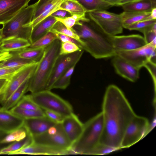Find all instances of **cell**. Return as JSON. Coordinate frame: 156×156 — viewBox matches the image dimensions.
Returning a JSON list of instances; mask_svg holds the SVG:
<instances>
[{"label":"cell","instance_id":"obj_10","mask_svg":"<svg viewBox=\"0 0 156 156\" xmlns=\"http://www.w3.org/2000/svg\"><path fill=\"white\" fill-rule=\"evenodd\" d=\"M156 48L151 44H146L132 50L116 51V55L140 69L149 61L156 64Z\"/></svg>","mask_w":156,"mask_h":156},{"label":"cell","instance_id":"obj_46","mask_svg":"<svg viewBox=\"0 0 156 156\" xmlns=\"http://www.w3.org/2000/svg\"><path fill=\"white\" fill-rule=\"evenodd\" d=\"M53 33L55 34L58 39L61 42H70L76 44L80 48L83 50L81 44L75 39L59 33L57 32Z\"/></svg>","mask_w":156,"mask_h":156},{"label":"cell","instance_id":"obj_4","mask_svg":"<svg viewBox=\"0 0 156 156\" xmlns=\"http://www.w3.org/2000/svg\"><path fill=\"white\" fill-rule=\"evenodd\" d=\"M103 129V118L101 112L83 123L81 134L73 144L70 154H87L99 143Z\"/></svg>","mask_w":156,"mask_h":156},{"label":"cell","instance_id":"obj_38","mask_svg":"<svg viewBox=\"0 0 156 156\" xmlns=\"http://www.w3.org/2000/svg\"><path fill=\"white\" fill-rule=\"evenodd\" d=\"M119 149L105 144L98 143L87 154L93 155H102L110 154Z\"/></svg>","mask_w":156,"mask_h":156},{"label":"cell","instance_id":"obj_33","mask_svg":"<svg viewBox=\"0 0 156 156\" xmlns=\"http://www.w3.org/2000/svg\"><path fill=\"white\" fill-rule=\"evenodd\" d=\"M50 31L59 33L74 38L78 41L82 46V42L74 29L73 28H67L59 21H57L55 24Z\"/></svg>","mask_w":156,"mask_h":156},{"label":"cell","instance_id":"obj_42","mask_svg":"<svg viewBox=\"0 0 156 156\" xmlns=\"http://www.w3.org/2000/svg\"><path fill=\"white\" fill-rule=\"evenodd\" d=\"M24 67L16 68H0V79L10 80L16 73Z\"/></svg>","mask_w":156,"mask_h":156},{"label":"cell","instance_id":"obj_6","mask_svg":"<svg viewBox=\"0 0 156 156\" xmlns=\"http://www.w3.org/2000/svg\"><path fill=\"white\" fill-rule=\"evenodd\" d=\"M30 99L43 110L54 112L64 117L73 113L71 105L50 90H44L28 95Z\"/></svg>","mask_w":156,"mask_h":156},{"label":"cell","instance_id":"obj_17","mask_svg":"<svg viewBox=\"0 0 156 156\" xmlns=\"http://www.w3.org/2000/svg\"><path fill=\"white\" fill-rule=\"evenodd\" d=\"M45 154L62 155L70 154L69 151L39 144L34 142L19 150L12 152L9 154Z\"/></svg>","mask_w":156,"mask_h":156},{"label":"cell","instance_id":"obj_32","mask_svg":"<svg viewBox=\"0 0 156 156\" xmlns=\"http://www.w3.org/2000/svg\"><path fill=\"white\" fill-rule=\"evenodd\" d=\"M76 66L74 65L70 67L59 77L52 86L51 90L53 89H66L70 83L71 76Z\"/></svg>","mask_w":156,"mask_h":156},{"label":"cell","instance_id":"obj_15","mask_svg":"<svg viewBox=\"0 0 156 156\" xmlns=\"http://www.w3.org/2000/svg\"><path fill=\"white\" fill-rule=\"evenodd\" d=\"M112 57V63L118 74L132 82H135L138 80L140 69L117 55Z\"/></svg>","mask_w":156,"mask_h":156},{"label":"cell","instance_id":"obj_31","mask_svg":"<svg viewBox=\"0 0 156 156\" xmlns=\"http://www.w3.org/2000/svg\"><path fill=\"white\" fill-rule=\"evenodd\" d=\"M60 7L61 9L69 12L71 15L87 13L83 6L76 0H62Z\"/></svg>","mask_w":156,"mask_h":156},{"label":"cell","instance_id":"obj_39","mask_svg":"<svg viewBox=\"0 0 156 156\" xmlns=\"http://www.w3.org/2000/svg\"><path fill=\"white\" fill-rule=\"evenodd\" d=\"M15 106L27 110H37L42 109L30 99L28 95H24Z\"/></svg>","mask_w":156,"mask_h":156},{"label":"cell","instance_id":"obj_8","mask_svg":"<svg viewBox=\"0 0 156 156\" xmlns=\"http://www.w3.org/2000/svg\"><path fill=\"white\" fill-rule=\"evenodd\" d=\"M90 20L106 34L116 35L123 32L121 17L118 14L106 10L88 12Z\"/></svg>","mask_w":156,"mask_h":156},{"label":"cell","instance_id":"obj_29","mask_svg":"<svg viewBox=\"0 0 156 156\" xmlns=\"http://www.w3.org/2000/svg\"><path fill=\"white\" fill-rule=\"evenodd\" d=\"M9 110L16 115L24 119L46 117L44 110H27L20 108L15 106Z\"/></svg>","mask_w":156,"mask_h":156},{"label":"cell","instance_id":"obj_18","mask_svg":"<svg viewBox=\"0 0 156 156\" xmlns=\"http://www.w3.org/2000/svg\"><path fill=\"white\" fill-rule=\"evenodd\" d=\"M24 119L11 112L0 108V131L8 134L22 126Z\"/></svg>","mask_w":156,"mask_h":156},{"label":"cell","instance_id":"obj_3","mask_svg":"<svg viewBox=\"0 0 156 156\" xmlns=\"http://www.w3.org/2000/svg\"><path fill=\"white\" fill-rule=\"evenodd\" d=\"M61 43L57 39L45 48L33 74L29 79L27 91L34 93L45 90L55 62L59 55Z\"/></svg>","mask_w":156,"mask_h":156},{"label":"cell","instance_id":"obj_41","mask_svg":"<svg viewBox=\"0 0 156 156\" xmlns=\"http://www.w3.org/2000/svg\"><path fill=\"white\" fill-rule=\"evenodd\" d=\"M82 50L73 43L62 42L61 43L59 55L70 54Z\"/></svg>","mask_w":156,"mask_h":156},{"label":"cell","instance_id":"obj_34","mask_svg":"<svg viewBox=\"0 0 156 156\" xmlns=\"http://www.w3.org/2000/svg\"><path fill=\"white\" fill-rule=\"evenodd\" d=\"M62 0H38L36 2L32 20H34L45 11L50 9Z\"/></svg>","mask_w":156,"mask_h":156},{"label":"cell","instance_id":"obj_48","mask_svg":"<svg viewBox=\"0 0 156 156\" xmlns=\"http://www.w3.org/2000/svg\"><path fill=\"white\" fill-rule=\"evenodd\" d=\"M12 56L11 53L4 51L0 53V62L8 59Z\"/></svg>","mask_w":156,"mask_h":156},{"label":"cell","instance_id":"obj_51","mask_svg":"<svg viewBox=\"0 0 156 156\" xmlns=\"http://www.w3.org/2000/svg\"><path fill=\"white\" fill-rule=\"evenodd\" d=\"M139 0H122L118 4V6H121L126 3L136 1Z\"/></svg>","mask_w":156,"mask_h":156},{"label":"cell","instance_id":"obj_44","mask_svg":"<svg viewBox=\"0 0 156 156\" xmlns=\"http://www.w3.org/2000/svg\"><path fill=\"white\" fill-rule=\"evenodd\" d=\"M146 44H151L156 47V32L150 30L143 34Z\"/></svg>","mask_w":156,"mask_h":156},{"label":"cell","instance_id":"obj_53","mask_svg":"<svg viewBox=\"0 0 156 156\" xmlns=\"http://www.w3.org/2000/svg\"><path fill=\"white\" fill-rule=\"evenodd\" d=\"M7 134L6 133L0 131V144H1V141Z\"/></svg>","mask_w":156,"mask_h":156},{"label":"cell","instance_id":"obj_57","mask_svg":"<svg viewBox=\"0 0 156 156\" xmlns=\"http://www.w3.org/2000/svg\"><path fill=\"white\" fill-rule=\"evenodd\" d=\"M3 52L0 49V53Z\"/></svg>","mask_w":156,"mask_h":156},{"label":"cell","instance_id":"obj_24","mask_svg":"<svg viewBox=\"0 0 156 156\" xmlns=\"http://www.w3.org/2000/svg\"><path fill=\"white\" fill-rule=\"evenodd\" d=\"M83 8L86 12L106 10L114 5L104 0H76Z\"/></svg>","mask_w":156,"mask_h":156},{"label":"cell","instance_id":"obj_36","mask_svg":"<svg viewBox=\"0 0 156 156\" xmlns=\"http://www.w3.org/2000/svg\"><path fill=\"white\" fill-rule=\"evenodd\" d=\"M55 34L50 31L31 44L30 48H45L57 39Z\"/></svg>","mask_w":156,"mask_h":156},{"label":"cell","instance_id":"obj_14","mask_svg":"<svg viewBox=\"0 0 156 156\" xmlns=\"http://www.w3.org/2000/svg\"><path fill=\"white\" fill-rule=\"evenodd\" d=\"M31 0H0V24L10 20L28 5Z\"/></svg>","mask_w":156,"mask_h":156},{"label":"cell","instance_id":"obj_19","mask_svg":"<svg viewBox=\"0 0 156 156\" xmlns=\"http://www.w3.org/2000/svg\"><path fill=\"white\" fill-rule=\"evenodd\" d=\"M56 123L46 117L25 119L23 126L33 137L45 132Z\"/></svg>","mask_w":156,"mask_h":156},{"label":"cell","instance_id":"obj_58","mask_svg":"<svg viewBox=\"0 0 156 156\" xmlns=\"http://www.w3.org/2000/svg\"><path fill=\"white\" fill-rule=\"evenodd\" d=\"M104 0L105 1H106V0Z\"/></svg>","mask_w":156,"mask_h":156},{"label":"cell","instance_id":"obj_47","mask_svg":"<svg viewBox=\"0 0 156 156\" xmlns=\"http://www.w3.org/2000/svg\"><path fill=\"white\" fill-rule=\"evenodd\" d=\"M51 16L55 17L64 18L72 16L69 12L64 10L59 9L53 13Z\"/></svg>","mask_w":156,"mask_h":156},{"label":"cell","instance_id":"obj_16","mask_svg":"<svg viewBox=\"0 0 156 156\" xmlns=\"http://www.w3.org/2000/svg\"><path fill=\"white\" fill-rule=\"evenodd\" d=\"M61 124L65 134L73 145L81 136L83 129V123L73 113L65 117Z\"/></svg>","mask_w":156,"mask_h":156},{"label":"cell","instance_id":"obj_25","mask_svg":"<svg viewBox=\"0 0 156 156\" xmlns=\"http://www.w3.org/2000/svg\"><path fill=\"white\" fill-rule=\"evenodd\" d=\"M151 12L140 13L123 11L120 14L123 28L136 22L145 20L150 15Z\"/></svg>","mask_w":156,"mask_h":156},{"label":"cell","instance_id":"obj_28","mask_svg":"<svg viewBox=\"0 0 156 156\" xmlns=\"http://www.w3.org/2000/svg\"><path fill=\"white\" fill-rule=\"evenodd\" d=\"M34 142L33 137L28 133L23 139L13 142L8 146L0 150V155L9 154V153L21 149L32 144Z\"/></svg>","mask_w":156,"mask_h":156},{"label":"cell","instance_id":"obj_26","mask_svg":"<svg viewBox=\"0 0 156 156\" xmlns=\"http://www.w3.org/2000/svg\"><path fill=\"white\" fill-rule=\"evenodd\" d=\"M45 48L28 47L20 51L13 52L21 58L37 62H39L42 57Z\"/></svg>","mask_w":156,"mask_h":156},{"label":"cell","instance_id":"obj_9","mask_svg":"<svg viewBox=\"0 0 156 156\" xmlns=\"http://www.w3.org/2000/svg\"><path fill=\"white\" fill-rule=\"evenodd\" d=\"M150 127L147 118L136 115L124 133L121 143L122 149L129 147L139 141L146 135Z\"/></svg>","mask_w":156,"mask_h":156},{"label":"cell","instance_id":"obj_2","mask_svg":"<svg viewBox=\"0 0 156 156\" xmlns=\"http://www.w3.org/2000/svg\"><path fill=\"white\" fill-rule=\"evenodd\" d=\"M92 22H93L92 21ZM73 28L82 42L83 50L96 59L112 57L115 51L110 36L105 33L93 22L91 26L83 23Z\"/></svg>","mask_w":156,"mask_h":156},{"label":"cell","instance_id":"obj_37","mask_svg":"<svg viewBox=\"0 0 156 156\" xmlns=\"http://www.w3.org/2000/svg\"><path fill=\"white\" fill-rule=\"evenodd\" d=\"M55 18L57 21L61 22L68 28H72L75 25H81L83 23L81 22L83 20L82 16L79 14H73L64 18Z\"/></svg>","mask_w":156,"mask_h":156},{"label":"cell","instance_id":"obj_21","mask_svg":"<svg viewBox=\"0 0 156 156\" xmlns=\"http://www.w3.org/2000/svg\"><path fill=\"white\" fill-rule=\"evenodd\" d=\"M30 45L29 41L27 39L12 37L3 39L0 45V49L2 52L18 51L28 48Z\"/></svg>","mask_w":156,"mask_h":156},{"label":"cell","instance_id":"obj_20","mask_svg":"<svg viewBox=\"0 0 156 156\" xmlns=\"http://www.w3.org/2000/svg\"><path fill=\"white\" fill-rule=\"evenodd\" d=\"M57 21L50 16L34 27L29 40L31 44L49 32Z\"/></svg>","mask_w":156,"mask_h":156},{"label":"cell","instance_id":"obj_40","mask_svg":"<svg viewBox=\"0 0 156 156\" xmlns=\"http://www.w3.org/2000/svg\"><path fill=\"white\" fill-rule=\"evenodd\" d=\"M62 1V0L56 4L50 9L45 11L36 19L32 20L27 26L31 27L33 28L46 18L51 16L56 11L61 9L60 5Z\"/></svg>","mask_w":156,"mask_h":156},{"label":"cell","instance_id":"obj_23","mask_svg":"<svg viewBox=\"0 0 156 156\" xmlns=\"http://www.w3.org/2000/svg\"><path fill=\"white\" fill-rule=\"evenodd\" d=\"M30 79L24 81L2 105V109L9 110L16 106L27 92Z\"/></svg>","mask_w":156,"mask_h":156},{"label":"cell","instance_id":"obj_55","mask_svg":"<svg viewBox=\"0 0 156 156\" xmlns=\"http://www.w3.org/2000/svg\"><path fill=\"white\" fill-rule=\"evenodd\" d=\"M2 40L3 38L2 36V29H0V45L2 42Z\"/></svg>","mask_w":156,"mask_h":156},{"label":"cell","instance_id":"obj_5","mask_svg":"<svg viewBox=\"0 0 156 156\" xmlns=\"http://www.w3.org/2000/svg\"><path fill=\"white\" fill-rule=\"evenodd\" d=\"M36 4V2L28 5L3 24L1 29L3 39L17 37L29 41L33 27L27 25L32 20Z\"/></svg>","mask_w":156,"mask_h":156},{"label":"cell","instance_id":"obj_11","mask_svg":"<svg viewBox=\"0 0 156 156\" xmlns=\"http://www.w3.org/2000/svg\"><path fill=\"white\" fill-rule=\"evenodd\" d=\"M83 52L84 50H82L70 54L59 55L55 62L45 90H51L52 86L59 77L70 67L76 65Z\"/></svg>","mask_w":156,"mask_h":156},{"label":"cell","instance_id":"obj_50","mask_svg":"<svg viewBox=\"0 0 156 156\" xmlns=\"http://www.w3.org/2000/svg\"><path fill=\"white\" fill-rule=\"evenodd\" d=\"M148 18L150 20H156V8L152 9Z\"/></svg>","mask_w":156,"mask_h":156},{"label":"cell","instance_id":"obj_7","mask_svg":"<svg viewBox=\"0 0 156 156\" xmlns=\"http://www.w3.org/2000/svg\"><path fill=\"white\" fill-rule=\"evenodd\" d=\"M33 137L35 143L69 151L70 152L72 146L63 131L61 123H56L45 132Z\"/></svg>","mask_w":156,"mask_h":156},{"label":"cell","instance_id":"obj_35","mask_svg":"<svg viewBox=\"0 0 156 156\" xmlns=\"http://www.w3.org/2000/svg\"><path fill=\"white\" fill-rule=\"evenodd\" d=\"M28 133L27 129L23 126L7 134L2 140L1 144H7L20 141L25 138Z\"/></svg>","mask_w":156,"mask_h":156},{"label":"cell","instance_id":"obj_13","mask_svg":"<svg viewBox=\"0 0 156 156\" xmlns=\"http://www.w3.org/2000/svg\"><path fill=\"white\" fill-rule=\"evenodd\" d=\"M110 40L115 52L133 50L146 44L144 37L139 34L111 35Z\"/></svg>","mask_w":156,"mask_h":156},{"label":"cell","instance_id":"obj_45","mask_svg":"<svg viewBox=\"0 0 156 156\" xmlns=\"http://www.w3.org/2000/svg\"><path fill=\"white\" fill-rule=\"evenodd\" d=\"M156 64H154L150 61H149L146 63L144 65V67L146 68L148 70L152 79L154 89L155 90L156 88Z\"/></svg>","mask_w":156,"mask_h":156},{"label":"cell","instance_id":"obj_49","mask_svg":"<svg viewBox=\"0 0 156 156\" xmlns=\"http://www.w3.org/2000/svg\"><path fill=\"white\" fill-rule=\"evenodd\" d=\"M9 80L5 79H0V91H4Z\"/></svg>","mask_w":156,"mask_h":156},{"label":"cell","instance_id":"obj_22","mask_svg":"<svg viewBox=\"0 0 156 156\" xmlns=\"http://www.w3.org/2000/svg\"><path fill=\"white\" fill-rule=\"evenodd\" d=\"M121 6L124 11L140 13L151 12L154 8L150 0H139L126 3Z\"/></svg>","mask_w":156,"mask_h":156},{"label":"cell","instance_id":"obj_27","mask_svg":"<svg viewBox=\"0 0 156 156\" xmlns=\"http://www.w3.org/2000/svg\"><path fill=\"white\" fill-rule=\"evenodd\" d=\"M11 52L12 54V56L11 57L0 62V68L22 67L36 62L31 60L21 58L14 52Z\"/></svg>","mask_w":156,"mask_h":156},{"label":"cell","instance_id":"obj_52","mask_svg":"<svg viewBox=\"0 0 156 156\" xmlns=\"http://www.w3.org/2000/svg\"><path fill=\"white\" fill-rule=\"evenodd\" d=\"M122 0H106V1L113 4L114 6H118L119 3Z\"/></svg>","mask_w":156,"mask_h":156},{"label":"cell","instance_id":"obj_54","mask_svg":"<svg viewBox=\"0 0 156 156\" xmlns=\"http://www.w3.org/2000/svg\"><path fill=\"white\" fill-rule=\"evenodd\" d=\"M152 2L154 8H156V0H150Z\"/></svg>","mask_w":156,"mask_h":156},{"label":"cell","instance_id":"obj_30","mask_svg":"<svg viewBox=\"0 0 156 156\" xmlns=\"http://www.w3.org/2000/svg\"><path fill=\"white\" fill-rule=\"evenodd\" d=\"M126 29L138 31L143 34L151 30L156 32V20H152L139 21L129 26Z\"/></svg>","mask_w":156,"mask_h":156},{"label":"cell","instance_id":"obj_43","mask_svg":"<svg viewBox=\"0 0 156 156\" xmlns=\"http://www.w3.org/2000/svg\"><path fill=\"white\" fill-rule=\"evenodd\" d=\"M47 117L56 123H61L65 117L57 112L47 110H44Z\"/></svg>","mask_w":156,"mask_h":156},{"label":"cell","instance_id":"obj_1","mask_svg":"<svg viewBox=\"0 0 156 156\" xmlns=\"http://www.w3.org/2000/svg\"><path fill=\"white\" fill-rule=\"evenodd\" d=\"M101 112L103 129L99 143L121 149L124 133L136 114L122 91L116 86L111 84L106 88Z\"/></svg>","mask_w":156,"mask_h":156},{"label":"cell","instance_id":"obj_56","mask_svg":"<svg viewBox=\"0 0 156 156\" xmlns=\"http://www.w3.org/2000/svg\"><path fill=\"white\" fill-rule=\"evenodd\" d=\"M4 91H0V99L1 98L2 94L3 93Z\"/></svg>","mask_w":156,"mask_h":156},{"label":"cell","instance_id":"obj_12","mask_svg":"<svg viewBox=\"0 0 156 156\" xmlns=\"http://www.w3.org/2000/svg\"><path fill=\"white\" fill-rule=\"evenodd\" d=\"M38 62L25 66L16 73L9 81L0 99L2 105L12 94L27 80L30 79L33 74Z\"/></svg>","mask_w":156,"mask_h":156}]
</instances>
